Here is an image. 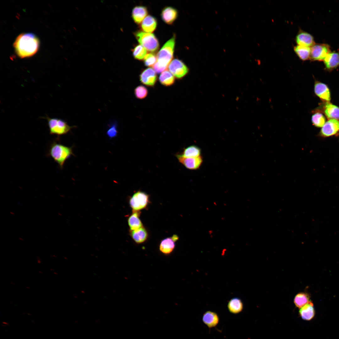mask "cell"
I'll use <instances>...</instances> for the list:
<instances>
[{"label": "cell", "instance_id": "277c9868", "mask_svg": "<svg viewBox=\"0 0 339 339\" xmlns=\"http://www.w3.org/2000/svg\"><path fill=\"white\" fill-rule=\"evenodd\" d=\"M43 118L47 121L50 134L57 136L58 137L67 134L75 127L70 126L65 121L61 119L51 118L47 116Z\"/></svg>", "mask_w": 339, "mask_h": 339}, {"label": "cell", "instance_id": "d6a6232c", "mask_svg": "<svg viewBox=\"0 0 339 339\" xmlns=\"http://www.w3.org/2000/svg\"><path fill=\"white\" fill-rule=\"evenodd\" d=\"M118 131L117 124L116 123L112 124L107 130L106 134L110 138L115 137L117 135Z\"/></svg>", "mask_w": 339, "mask_h": 339}, {"label": "cell", "instance_id": "4fadbf2b", "mask_svg": "<svg viewBox=\"0 0 339 339\" xmlns=\"http://www.w3.org/2000/svg\"><path fill=\"white\" fill-rule=\"evenodd\" d=\"M179 239L177 235H174L171 237L163 239L159 245V249L160 252L165 255L171 254L175 247V242Z\"/></svg>", "mask_w": 339, "mask_h": 339}, {"label": "cell", "instance_id": "8992f818", "mask_svg": "<svg viewBox=\"0 0 339 339\" xmlns=\"http://www.w3.org/2000/svg\"><path fill=\"white\" fill-rule=\"evenodd\" d=\"M149 202V196L144 192L138 191L131 197L129 204L133 211H140L146 207Z\"/></svg>", "mask_w": 339, "mask_h": 339}, {"label": "cell", "instance_id": "5bb4252c", "mask_svg": "<svg viewBox=\"0 0 339 339\" xmlns=\"http://www.w3.org/2000/svg\"><path fill=\"white\" fill-rule=\"evenodd\" d=\"M297 45L311 47L315 44L313 37L309 33L300 30L295 38Z\"/></svg>", "mask_w": 339, "mask_h": 339}, {"label": "cell", "instance_id": "3957f363", "mask_svg": "<svg viewBox=\"0 0 339 339\" xmlns=\"http://www.w3.org/2000/svg\"><path fill=\"white\" fill-rule=\"evenodd\" d=\"M73 154L72 148L62 144L60 137H57L50 144L46 155L52 158L60 168L62 169L66 161Z\"/></svg>", "mask_w": 339, "mask_h": 339}, {"label": "cell", "instance_id": "484cf974", "mask_svg": "<svg viewBox=\"0 0 339 339\" xmlns=\"http://www.w3.org/2000/svg\"><path fill=\"white\" fill-rule=\"evenodd\" d=\"M294 51L301 60L305 61L310 59V47L297 45L294 47Z\"/></svg>", "mask_w": 339, "mask_h": 339}, {"label": "cell", "instance_id": "cb8c5ba5", "mask_svg": "<svg viewBox=\"0 0 339 339\" xmlns=\"http://www.w3.org/2000/svg\"><path fill=\"white\" fill-rule=\"evenodd\" d=\"M227 306L229 311L234 314L239 313L243 308V302L240 299L237 297L231 299L229 301Z\"/></svg>", "mask_w": 339, "mask_h": 339}, {"label": "cell", "instance_id": "e0dca14e", "mask_svg": "<svg viewBox=\"0 0 339 339\" xmlns=\"http://www.w3.org/2000/svg\"><path fill=\"white\" fill-rule=\"evenodd\" d=\"M148 11L146 7L143 6H137L134 7L132 12V16L134 22L139 24L147 16Z\"/></svg>", "mask_w": 339, "mask_h": 339}, {"label": "cell", "instance_id": "4316f807", "mask_svg": "<svg viewBox=\"0 0 339 339\" xmlns=\"http://www.w3.org/2000/svg\"><path fill=\"white\" fill-rule=\"evenodd\" d=\"M175 80V77L167 70L163 72L159 77V80L160 83L166 86H169L173 84Z\"/></svg>", "mask_w": 339, "mask_h": 339}, {"label": "cell", "instance_id": "44dd1931", "mask_svg": "<svg viewBox=\"0 0 339 339\" xmlns=\"http://www.w3.org/2000/svg\"><path fill=\"white\" fill-rule=\"evenodd\" d=\"M324 114L330 119L339 120V107L329 102L325 104L324 109Z\"/></svg>", "mask_w": 339, "mask_h": 339}, {"label": "cell", "instance_id": "1f68e13d", "mask_svg": "<svg viewBox=\"0 0 339 339\" xmlns=\"http://www.w3.org/2000/svg\"><path fill=\"white\" fill-rule=\"evenodd\" d=\"M157 61V56L153 53L147 54L144 58V65L147 67L153 66Z\"/></svg>", "mask_w": 339, "mask_h": 339}, {"label": "cell", "instance_id": "7402d4cb", "mask_svg": "<svg viewBox=\"0 0 339 339\" xmlns=\"http://www.w3.org/2000/svg\"><path fill=\"white\" fill-rule=\"evenodd\" d=\"M131 231V236L134 241L137 244H142L148 238V231L143 226Z\"/></svg>", "mask_w": 339, "mask_h": 339}, {"label": "cell", "instance_id": "f546056e", "mask_svg": "<svg viewBox=\"0 0 339 339\" xmlns=\"http://www.w3.org/2000/svg\"><path fill=\"white\" fill-rule=\"evenodd\" d=\"M132 51L133 57L138 60H141L144 59L147 55L146 49L141 45L136 46Z\"/></svg>", "mask_w": 339, "mask_h": 339}, {"label": "cell", "instance_id": "9a60e30c", "mask_svg": "<svg viewBox=\"0 0 339 339\" xmlns=\"http://www.w3.org/2000/svg\"><path fill=\"white\" fill-rule=\"evenodd\" d=\"M326 69L331 71L339 67V52H331L323 60Z\"/></svg>", "mask_w": 339, "mask_h": 339}, {"label": "cell", "instance_id": "2e32d148", "mask_svg": "<svg viewBox=\"0 0 339 339\" xmlns=\"http://www.w3.org/2000/svg\"><path fill=\"white\" fill-rule=\"evenodd\" d=\"M178 15L177 10L170 6L166 7L162 10L161 17L163 21L169 24H172L177 19Z\"/></svg>", "mask_w": 339, "mask_h": 339}, {"label": "cell", "instance_id": "83f0119b", "mask_svg": "<svg viewBox=\"0 0 339 339\" xmlns=\"http://www.w3.org/2000/svg\"><path fill=\"white\" fill-rule=\"evenodd\" d=\"M309 296L306 293L301 292L298 293L294 299V303L295 306L299 308L309 302Z\"/></svg>", "mask_w": 339, "mask_h": 339}, {"label": "cell", "instance_id": "f1b7e54d", "mask_svg": "<svg viewBox=\"0 0 339 339\" xmlns=\"http://www.w3.org/2000/svg\"><path fill=\"white\" fill-rule=\"evenodd\" d=\"M326 121V118L324 115L318 112L314 113L311 117L312 124L317 127H322L325 123Z\"/></svg>", "mask_w": 339, "mask_h": 339}, {"label": "cell", "instance_id": "d4e9b609", "mask_svg": "<svg viewBox=\"0 0 339 339\" xmlns=\"http://www.w3.org/2000/svg\"><path fill=\"white\" fill-rule=\"evenodd\" d=\"M201 150L198 147L192 145L185 148L182 152L179 154L186 158H196L201 156Z\"/></svg>", "mask_w": 339, "mask_h": 339}, {"label": "cell", "instance_id": "ba28073f", "mask_svg": "<svg viewBox=\"0 0 339 339\" xmlns=\"http://www.w3.org/2000/svg\"><path fill=\"white\" fill-rule=\"evenodd\" d=\"M169 71L178 79H181L188 73L189 69L186 65L181 60L175 59L170 63Z\"/></svg>", "mask_w": 339, "mask_h": 339}, {"label": "cell", "instance_id": "52a82bcc", "mask_svg": "<svg viewBox=\"0 0 339 339\" xmlns=\"http://www.w3.org/2000/svg\"><path fill=\"white\" fill-rule=\"evenodd\" d=\"M309 59L312 61H323L331 52L330 47L326 44H315L310 47Z\"/></svg>", "mask_w": 339, "mask_h": 339}, {"label": "cell", "instance_id": "ffe728a7", "mask_svg": "<svg viewBox=\"0 0 339 339\" xmlns=\"http://www.w3.org/2000/svg\"><path fill=\"white\" fill-rule=\"evenodd\" d=\"M202 320L203 323L210 328L216 326L219 321L218 314L210 311H207L203 314Z\"/></svg>", "mask_w": 339, "mask_h": 339}, {"label": "cell", "instance_id": "603a6c76", "mask_svg": "<svg viewBox=\"0 0 339 339\" xmlns=\"http://www.w3.org/2000/svg\"><path fill=\"white\" fill-rule=\"evenodd\" d=\"M141 212L139 211H133L128 219V224L131 231L139 229L143 227L139 218Z\"/></svg>", "mask_w": 339, "mask_h": 339}, {"label": "cell", "instance_id": "9c48e42d", "mask_svg": "<svg viewBox=\"0 0 339 339\" xmlns=\"http://www.w3.org/2000/svg\"><path fill=\"white\" fill-rule=\"evenodd\" d=\"M179 161L186 168L190 170H196L200 168L203 163V158L201 156L196 158H186L179 154L176 155Z\"/></svg>", "mask_w": 339, "mask_h": 339}, {"label": "cell", "instance_id": "30bf717a", "mask_svg": "<svg viewBox=\"0 0 339 339\" xmlns=\"http://www.w3.org/2000/svg\"><path fill=\"white\" fill-rule=\"evenodd\" d=\"M339 132V121L335 119H330L322 127L320 132V135L327 137L334 135Z\"/></svg>", "mask_w": 339, "mask_h": 339}, {"label": "cell", "instance_id": "5b68a950", "mask_svg": "<svg viewBox=\"0 0 339 339\" xmlns=\"http://www.w3.org/2000/svg\"><path fill=\"white\" fill-rule=\"evenodd\" d=\"M134 35L139 43L147 50L154 52L159 48L158 40L153 34L139 31Z\"/></svg>", "mask_w": 339, "mask_h": 339}, {"label": "cell", "instance_id": "6da1fadb", "mask_svg": "<svg viewBox=\"0 0 339 339\" xmlns=\"http://www.w3.org/2000/svg\"><path fill=\"white\" fill-rule=\"evenodd\" d=\"M39 45V39L32 33L20 34L13 44L16 54L21 58L30 57L35 55L38 51Z\"/></svg>", "mask_w": 339, "mask_h": 339}, {"label": "cell", "instance_id": "7a4b0ae2", "mask_svg": "<svg viewBox=\"0 0 339 339\" xmlns=\"http://www.w3.org/2000/svg\"><path fill=\"white\" fill-rule=\"evenodd\" d=\"M175 35L167 41L158 52L157 61L153 66L154 70L158 73L165 70L172 61L175 45Z\"/></svg>", "mask_w": 339, "mask_h": 339}, {"label": "cell", "instance_id": "ac0fdd59", "mask_svg": "<svg viewBox=\"0 0 339 339\" xmlns=\"http://www.w3.org/2000/svg\"><path fill=\"white\" fill-rule=\"evenodd\" d=\"M299 313L300 316L303 320H310L312 319L315 314L314 305L312 302L310 301L301 308Z\"/></svg>", "mask_w": 339, "mask_h": 339}, {"label": "cell", "instance_id": "d6986e66", "mask_svg": "<svg viewBox=\"0 0 339 339\" xmlns=\"http://www.w3.org/2000/svg\"><path fill=\"white\" fill-rule=\"evenodd\" d=\"M157 24L156 18L152 15H149L143 20L141 26L142 29L144 31L151 33L156 29Z\"/></svg>", "mask_w": 339, "mask_h": 339}, {"label": "cell", "instance_id": "8fae6325", "mask_svg": "<svg viewBox=\"0 0 339 339\" xmlns=\"http://www.w3.org/2000/svg\"><path fill=\"white\" fill-rule=\"evenodd\" d=\"M141 82L143 84L149 87H153L157 80V76L155 70L151 68L144 70L140 75Z\"/></svg>", "mask_w": 339, "mask_h": 339}, {"label": "cell", "instance_id": "4dcf8cb0", "mask_svg": "<svg viewBox=\"0 0 339 339\" xmlns=\"http://www.w3.org/2000/svg\"><path fill=\"white\" fill-rule=\"evenodd\" d=\"M148 93L147 88L143 85L137 86L134 90L135 96L138 99H142L145 98L147 96Z\"/></svg>", "mask_w": 339, "mask_h": 339}, {"label": "cell", "instance_id": "7c38bea8", "mask_svg": "<svg viewBox=\"0 0 339 339\" xmlns=\"http://www.w3.org/2000/svg\"><path fill=\"white\" fill-rule=\"evenodd\" d=\"M314 92L315 94L322 100L329 102L331 100L330 89L325 84L315 81L314 84Z\"/></svg>", "mask_w": 339, "mask_h": 339}]
</instances>
